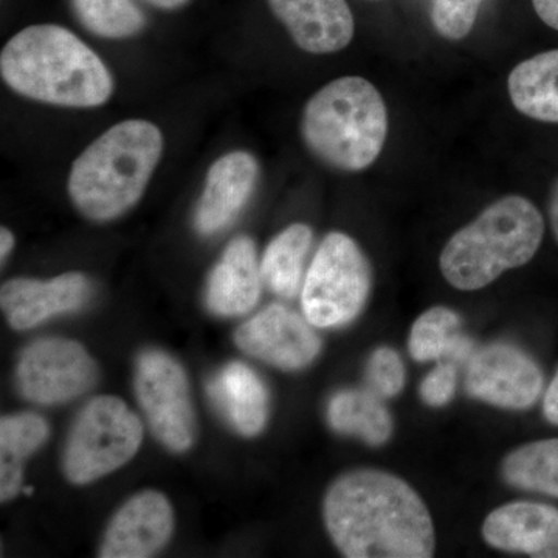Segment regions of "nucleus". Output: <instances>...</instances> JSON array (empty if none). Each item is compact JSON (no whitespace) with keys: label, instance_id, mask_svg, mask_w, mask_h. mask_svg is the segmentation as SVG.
<instances>
[{"label":"nucleus","instance_id":"obj_1","mask_svg":"<svg viewBox=\"0 0 558 558\" xmlns=\"http://www.w3.org/2000/svg\"><path fill=\"white\" fill-rule=\"evenodd\" d=\"M323 519L333 546L348 558H428L436 532L424 499L407 481L357 469L330 484Z\"/></svg>","mask_w":558,"mask_h":558},{"label":"nucleus","instance_id":"obj_2","mask_svg":"<svg viewBox=\"0 0 558 558\" xmlns=\"http://www.w3.org/2000/svg\"><path fill=\"white\" fill-rule=\"evenodd\" d=\"M0 75L28 100L61 108H98L113 80L101 58L60 25H32L14 35L0 54Z\"/></svg>","mask_w":558,"mask_h":558},{"label":"nucleus","instance_id":"obj_3","mask_svg":"<svg viewBox=\"0 0 558 558\" xmlns=\"http://www.w3.org/2000/svg\"><path fill=\"white\" fill-rule=\"evenodd\" d=\"M161 153L163 135L156 124L121 121L73 161L70 199L81 215L95 222L120 218L142 199Z\"/></svg>","mask_w":558,"mask_h":558},{"label":"nucleus","instance_id":"obj_4","mask_svg":"<svg viewBox=\"0 0 558 558\" xmlns=\"http://www.w3.org/2000/svg\"><path fill=\"white\" fill-rule=\"evenodd\" d=\"M545 234V220L531 201L501 197L454 233L440 253L444 278L458 290H480L534 258Z\"/></svg>","mask_w":558,"mask_h":558},{"label":"nucleus","instance_id":"obj_5","mask_svg":"<svg viewBox=\"0 0 558 558\" xmlns=\"http://www.w3.org/2000/svg\"><path fill=\"white\" fill-rule=\"evenodd\" d=\"M301 134L311 153L329 167L366 170L387 140V105L377 87L362 76L330 81L307 101Z\"/></svg>","mask_w":558,"mask_h":558},{"label":"nucleus","instance_id":"obj_6","mask_svg":"<svg viewBox=\"0 0 558 558\" xmlns=\"http://www.w3.org/2000/svg\"><path fill=\"white\" fill-rule=\"evenodd\" d=\"M143 425L124 400L98 396L80 411L65 442L62 470L76 486H86L123 468L137 454Z\"/></svg>","mask_w":558,"mask_h":558},{"label":"nucleus","instance_id":"obj_7","mask_svg":"<svg viewBox=\"0 0 558 558\" xmlns=\"http://www.w3.org/2000/svg\"><path fill=\"white\" fill-rule=\"evenodd\" d=\"M371 290V267L357 242L332 231L322 241L304 278L301 304L312 326L340 328L357 317Z\"/></svg>","mask_w":558,"mask_h":558},{"label":"nucleus","instance_id":"obj_8","mask_svg":"<svg viewBox=\"0 0 558 558\" xmlns=\"http://www.w3.org/2000/svg\"><path fill=\"white\" fill-rule=\"evenodd\" d=\"M135 398L154 436L174 453H185L197 438L190 381L178 360L160 349H146L134 371Z\"/></svg>","mask_w":558,"mask_h":558},{"label":"nucleus","instance_id":"obj_9","mask_svg":"<svg viewBox=\"0 0 558 558\" xmlns=\"http://www.w3.org/2000/svg\"><path fill=\"white\" fill-rule=\"evenodd\" d=\"M97 380V365L78 341L47 337L22 351L17 389L39 405H60L80 398Z\"/></svg>","mask_w":558,"mask_h":558},{"label":"nucleus","instance_id":"obj_10","mask_svg":"<svg viewBox=\"0 0 558 558\" xmlns=\"http://www.w3.org/2000/svg\"><path fill=\"white\" fill-rule=\"evenodd\" d=\"M465 388L472 398L506 410H526L543 391V373L526 352L509 343L480 349L468 362Z\"/></svg>","mask_w":558,"mask_h":558},{"label":"nucleus","instance_id":"obj_11","mask_svg":"<svg viewBox=\"0 0 558 558\" xmlns=\"http://www.w3.org/2000/svg\"><path fill=\"white\" fill-rule=\"evenodd\" d=\"M296 312L281 304H271L255 317L247 319L234 333L241 351L277 368L296 371L306 368L322 351V340Z\"/></svg>","mask_w":558,"mask_h":558},{"label":"nucleus","instance_id":"obj_12","mask_svg":"<svg viewBox=\"0 0 558 558\" xmlns=\"http://www.w3.org/2000/svg\"><path fill=\"white\" fill-rule=\"evenodd\" d=\"M170 499L157 490H143L128 499L109 521L102 537V558L157 556L174 532Z\"/></svg>","mask_w":558,"mask_h":558},{"label":"nucleus","instance_id":"obj_13","mask_svg":"<svg viewBox=\"0 0 558 558\" xmlns=\"http://www.w3.org/2000/svg\"><path fill=\"white\" fill-rule=\"evenodd\" d=\"M90 279L80 271H69L49 281L14 278L0 290V304L10 326L27 330L58 315L83 310L92 299Z\"/></svg>","mask_w":558,"mask_h":558},{"label":"nucleus","instance_id":"obj_14","mask_svg":"<svg viewBox=\"0 0 558 558\" xmlns=\"http://www.w3.org/2000/svg\"><path fill=\"white\" fill-rule=\"evenodd\" d=\"M258 172V161L245 150H234L216 160L194 215L196 230L211 236L233 222L252 197Z\"/></svg>","mask_w":558,"mask_h":558},{"label":"nucleus","instance_id":"obj_15","mask_svg":"<svg viewBox=\"0 0 558 558\" xmlns=\"http://www.w3.org/2000/svg\"><path fill=\"white\" fill-rule=\"evenodd\" d=\"M481 532L492 548L558 558V509L553 506L532 501L499 506L488 513Z\"/></svg>","mask_w":558,"mask_h":558},{"label":"nucleus","instance_id":"obj_16","mask_svg":"<svg viewBox=\"0 0 558 558\" xmlns=\"http://www.w3.org/2000/svg\"><path fill=\"white\" fill-rule=\"evenodd\" d=\"M293 43L307 53H336L354 38V16L347 0H267Z\"/></svg>","mask_w":558,"mask_h":558},{"label":"nucleus","instance_id":"obj_17","mask_svg":"<svg viewBox=\"0 0 558 558\" xmlns=\"http://www.w3.org/2000/svg\"><path fill=\"white\" fill-rule=\"evenodd\" d=\"M263 282L255 244L247 236L234 238L209 274L207 307L219 317L248 314L258 304Z\"/></svg>","mask_w":558,"mask_h":558},{"label":"nucleus","instance_id":"obj_18","mask_svg":"<svg viewBox=\"0 0 558 558\" xmlns=\"http://www.w3.org/2000/svg\"><path fill=\"white\" fill-rule=\"evenodd\" d=\"M208 396L231 428L245 438L258 436L269 418V391L250 366L231 362L208 381Z\"/></svg>","mask_w":558,"mask_h":558},{"label":"nucleus","instance_id":"obj_19","mask_svg":"<svg viewBox=\"0 0 558 558\" xmlns=\"http://www.w3.org/2000/svg\"><path fill=\"white\" fill-rule=\"evenodd\" d=\"M512 105L529 119L558 123V50L543 51L510 72Z\"/></svg>","mask_w":558,"mask_h":558},{"label":"nucleus","instance_id":"obj_20","mask_svg":"<svg viewBox=\"0 0 558 558\" xmlns=\"http://www.w3.org/2000/svg\"><path fill=\"white\" fill-rule=\"evenodd\" d=\"M46 418L35 413L10 414L0 418V499L16 498L22 490L24 462L49 439Z\"/></svg>","mask_w":558,"mask_h":558},{"label":"nucleus","instance_id":"obj_21","mask_svg":"<svg viewBox=\"0 0 558 558\" xmlns=\"http://www.w3.org/2000/svg\"><path fill=\"white\" fill-rule=\"evenodd\" d=\"M328 421L333 432L381 446L392 435V417L371 389H343L329 400Z\"/></svg>","mask_w":558,"mask_h":558},{"label":"nucleus","instance_id":"obj_22","mask_svg":"<svg viewBox=\"0 0 558 558\" xmlns=\"http://www.w3.org/2000/svg\"><path fill=\"white\" fill-rule=\"evenodd\" d=\"M461 318L449 307L436 306L414 322L410 332L411 357L417 362H433L449 357L458 363H468L475 352V344L459 332Z\"/></svg>","mask_w":558,"mask_h":558},{"label":"nucleus","instance_id":"obj_23","mask_svg":"<svg viewBox=\"0 0 558 558\" xmlns=\"http://www.w3.org/2000/svg\"><path fill=\"white\" fill-rule=\"evenodd\" d=\"M314 233L310 226L293 223L267 245L260 259V274L271 292L282 299H293L299 293Z\"/></svg>","mask_w":558,"mask_h":558},{"label":"nucleus","instance_id":"obj_24","mask_svg":"<svg viewBox=\"0 0 558 558\" xmlns=\"http://www.w3.org/2000/svg\"><path fill=\"white\" fill-rule=\"evenodd\" d=\"M502 476L510 486L558 498V439L521 446L506 457Z\"/></svg>","mask_w":558,"mask_h":558},{"label":"nucleus","instance_id":"obj_25","mask_svg":"<svg viewBox=\"0 0 558 558\" xmlns=\"http://www.w3.org/2000/svg\"><path fill=\"white\" fill-rule=\"evenodd\" d=\"M72 3L81 24L100 38H131L145 28V16L134 0H72Z\"/></svg>","mask_w":558,"mask_h":558},{"label":"nucleus","instance_id":"obj_26","mask_svg":"<svg viewBox=\"0 0 558 558\" xmlns=\"http://www.w3.org/2000/svg\"><path fill=\"white\" fill-rule=\"evenodd\" d=\"M484 0H433L432 22L442 38L459 40L472 32Z\"/></svg>","mask_w":558,"mask_h":558},{"label":"nucleus","instance_id":"obj_27","mask_svg":"<svg viewBox=\"0 0 558 558\" xmlns=\"http://www.w3.org/2000/svg\"><path fill=\"white\" fill-rule=\"evenodd\" d=\"M366 381L371 391L381 399L398 396L405 387V366L395 349L379 348L373 352L366 366Z\"/></svg>","mask_w":558,"mask_h":558},{"label":"nucleus","instance_id":"obj_28","mask_svg":"<svg viewBox=\"0 0 558 558\" xmlns=\"http://www.w3.org/2000/svg\"><path fill=\"white\" fill-rule=\"evenodd\" d=\"M457 389V369L450 363H442L429 371L427 377L421 384V398L429 407L447 405L454 396Z\"/></svg>","mask_w":558,"mask_h":558},{"label":"nucleus","instance_id":"obj_29","mask_svg":"<svg viewBox=\"0 0 558 558\" xmlns=\"http://www.w3.org/2000/svg\"><path fill=\"white\" fill-rule=\"evenodd\" d=\"M532 5L539 20L558 32V0H532Z\"/></svg>","mask_w":558,"mask_h":558},{"label":"nucleus","instance_id":"obj_30","mask_svg":"<svg viewBox=\"0 0 558 558\" xmlns=\"http://www.w3.org/2000/svg\"><path fill=\"white\" fill-rule=\"evenodd\" d=\"M543 413H545L550 424L558 425V371L556 377L550 381L548 391H546Z\"/></svg>","mask_w":558,"mask_h":558},{"label":"nucleus","instance_id":"obj_31","mask_svg":"<svg viewBox=\"0 0 558 558\" xmlns=\"http://www.w3.org/2000/svg\"><path fill=\"white\" fill-rule=\"evenodd\" d=\"M549 219L550 227H553L554 236H556L558 242V179L557 182L554 183L553 193H550Z\"/></svg>","mask_w":558,"mask_h":558},{"label":"nucleus","instance_id":"obj_32","mask_svg":"<svg viewBox=\"0 0 558 558\" xmlns=\"http://www.w3.org/2000/svg\"><path fill=\"white\" fill-rule=\"evenodd\" d=\"M14 247V236L13 233L9 229L3 227L0 230V258H2V263H5V259L9 258L11 250Z\"/></svg>","mask_w":558,"mask_h":558},{"label":"nucleus","instance_id":"obj_33","mask_svg":"<svg viewBox=\"0 0 558 558\" xmlns=\"http://www.w3.org/2000/svg\"><path fill=\"white\" fill-rule=\"evenodd\" d=\"M146 2L161 10H178L180 7L186 5L190 0H146Z\"/></svg>","mask_w":558,"mask_h":558}]
</instances>
